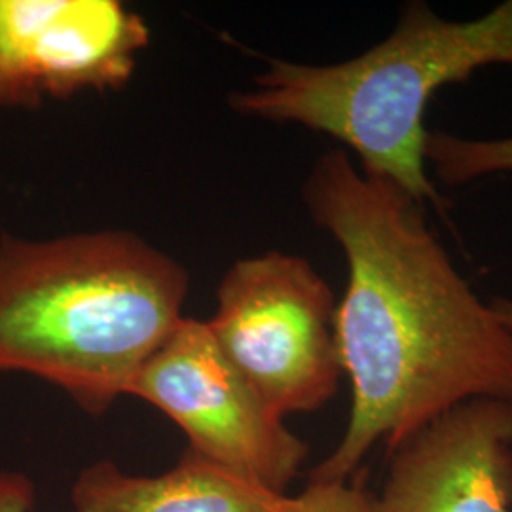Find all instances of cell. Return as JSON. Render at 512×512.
<instances>
[{"mask_svg":"<svg viewBox=\"0 0 512 512\" xmlns=\"http://www.w3.org/2000/svg\"><path fill=\"white\" fill-rule=\"evenodd\" d=\"M148 40L118 0H0V107L122 88Z\"/></svg>","mask_w":512,"mask_h":512,"instance_id":"cell-6","label":"cell"},{"mask_svg":"<svg viewBox=\"0 0 512 512\" xmlns=\"http://www.w3.org/2000/svg\"><path fill=\"white\" fill-rule=\"evenodd\" d=\"M275 512H368V495L349 480H310L300 494L279 495Z\"/></svg>","mask_w":512,"mask_h":512,"instance_id":"cell-10","label":"cell"},{"mask_svg":"<svg viewBox=\"0 0 512 512\" xmlns=\"http://www.w3.org/2000/svg\"><path fill=\"white\" fill-rule=\"evenodd\" d=\"M188 289L183 264L131 232L2 234L0 372L103 416L183 321Z\"/></svg>","mask_w":512,"mask_h":512,"instance_id":"cell-2","label":"cell"},{"mask_svg":"<svg viewBox=\"0 0 512 512\" xmlns=\"http://www.w3.org/2000/svg\"><path fill=\"white\" fill-rule=\"evenodd\" d=\"M302 198L348 262L334 330L351 412L311 480L346 482L378 442L391 450L458 404L512 403V330L459 274L418 200L344 148L315 160Z\"/></svg>","mask_w":512,"mask_h":512,"instance_id":"cell-1","label":"cell"},{"mask_svg":"<svg viewBox=\"0 0 512 512\" xmlns=\"http://www.w3.org/2000/svg\"><path fill=\"white\" fill-rule=\"evenodd\" d=\"M492 65H512V0L465 21L416 0L401 8L391 35L363 54L332 65L270 59L230 105L241 116L330 135L357 154L363 171L444 213L448 202L425 162L427 105Z\"/></svg>","mask_w":512,"mask_h":512,"instance_id":"cell-3","label":"cell"},{"mask_svg":"<svg viewBox=\"0 0 512 512\" xmlns=\"http://www.w3.org/2000/svg\"><path fill=\"white\" fill-rule=\"evenodd\" d=\"M279 495L264 492L186 450L162 475H129L101 459L71 488L73 512H275Z\"/></svg>","mask_w":512,"mask_h":512,"instance_id":"cell-8","label":"cell"},{"mask_svg":"<svg viewBox=\"0 0 512 512\" xmlns=\"http://www.w3.org/2000/svg\"><path fill=\"white\" fill-rule=\"evenodd\" d=\"M488 304L494 310L495 315L505 323V327H509L512 330V298L494 296Z\"/></svg>","mask_w":512,"mask_h":512,"instance_id":"cell-12","label":"cell"},{"mask_svg":"<svg viewBox=\"0 0 512 512\" xmlns=\"http://www.w3.org/2000/svg\"><path fill=\"white\" fill-rule=\"evenodd\" d=\"M368 512H512V403L458 404L391 448Z\"/></svg>","mask_w":512,"mask_h":512,"instance_id":"cell-7","label":"cell"},{"mask_svg":"<svg viewBox=\"0 0 512 512\" xmlns=\"http://www.w3.org/2000/svg\"><path fill=\"white\" fill-rule=\"evenodd\" d=\"M425 162L435 169L440 183L448 186L512 173V137L471 139L446 131H429Z\"/></svg>","mask_w":512,"mask_h":512,"instance_id":"cell-9","label":"cell"},{"mask_svg":"<svg viewBox=\"0 0 512 512\" xmlns=\"http://www.w3.org/2000/svg\"><path fill=\"white\" fill-rule=\"evenodd\" d=\"M336 304L304 256L268 251L230 266L205 325L226 361L285 420L319 410L338 391Z\"/></svg>","mask_w":512,"mask_h":512,"instance_id":"cell-4","label":"cell"},{"mask_svg":"<svg viewBox=\"0 0 512 512\" xmlns=\"http://www.w3.org/2000/svg\"><path fill=\"white\" fill-rule=\"evenodd\" d=\"M128 395L173 421L186 450L264 492L287 494L308 456V444L226 361L205 321L184 317Z\"/></svg>","mask_w":512,"mask_h":512,"instance_id":"cell-5","label":"cell"},{"mask_svg":"<svg viewBox=\"0 0 512 512\" xmlns=\"http://www.w3.org/2000/svg\"><path fill=\"white\" fill-rule=\"evenodd\" d=\"M35 482L19 471H0V512H33Z\"/></svg>","mask_w":512,"mask_h":512,"instance_id":"cell-11","label":"cell"}]
</instances>
